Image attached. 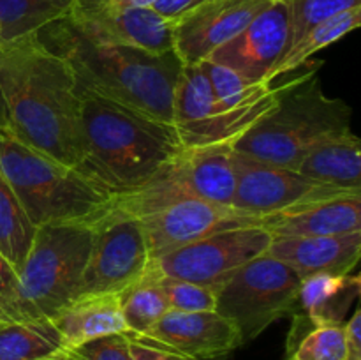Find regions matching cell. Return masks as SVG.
<instances>
[{"mask_svg": "<svg viewBox=\"0 0 361 360\" xmlns=\"http://www.w3.org/2000/svg\"><path fill=\"white\" fill-rule=\"evenodd\" d=\"M0 102L6 127L21 143L80 168V85L69 64L37 34L0 48Z\"/></svg>", "mask_w": 361, "mask_h": 360, "instance_id": "obj_1", "label": "cell"}, {"mask_svg": "<svg viewBox=\"0 0 361 360\" xmlns=\"http://www.w3.org/2000/svg\"><path fill=\"white\" fill-rule=\"evenodd\" d=\"M62 56L81 88L173 126V94L183 64L175 52L155 53L94 41L66 16L37 32Z\"/></svg>", "mask_w": 361, "mask_h": 360, "instance_id": "obj_2", "label": "cell"}, {"mask_svg": "<svg viewBox=\"0 0 361 360\" xmlns=\"http://www.w3.org/2000/svg\"><path fill=\"white\" fill-rule=\"evenodd\" d=\"M81 92V175L111 194L143 186L178 155L182 143L175 127Z\"/></svg>", "mask_w": 361, "mask_h": 360, "instance_id": "obj_3", "label": "cell"}, {"mask_svg": "<svg viewBox=\"0 0 361 360\" xmlns=\"http://www.w3.org/2000/svg\"><path fill=\"white\" fill-rule=\"evenodd\" d=\"M321 64L275 88V104L233 143V148L257 161L298 169L310 148L349 133L351 106L324 94L317 67Z\"/></svg>", "mask_w": 361, "mask_h": 360, "instance_id": "obj_4", "label": "cell"}, {"mask_svg": "<svg viewBox=\"0 0 361 360\" xmlns=\"http://www.w3.org/2000/svg\"><path fill=\"white\" fill-rule=\"evenodd\" d=\"M0 175L20 200L32 224L95 222L104 215L113 194L63 166L55 159L21 143L0 126Z\"/></svg>", "mask_w": 361, "mask_h": 360, "instance_id": "obj_5", "label": "cell"}, {"mask_svg": "<svg viewBox=\"0 0 361 360\" xmlns=\"http://www.w3.org/2000/svg\"><path fill=\"white\" fill-rule=\"evenodd\" d=\"M92 240V222L37 226L30 251L18 272L25 320H51L80 296Z\"/></svg>", "mask_w": 361, "mask_h": 360, "instance_id": "obj_6", "label": "cell"}, {"mask_svg": "<svg viewBox=\"0 0 361 360\" xmlns=\"http://www.w3.org/2000/svg\"><path fill=\"white\" fill-rule=\"evenodd\" d=\"M300 275L267 253L233 272L217 289L215 311L238 327L242 341L249 342L274 321L289 316Z\"/></svg>", "mask_w": 361, "mask_h": 360, "instance_id": "obj_7", "label": "cell"}, {"mask_svg": "<svg viewBox=\"0 0 361 360\" xmlns=\"http://www.w3.org/2000/svg\"><path fill=\"white\" fill-rule=\"evenodd\" d=\"M271 239L261 226L226 229L152 260L150 270L217 289L233 272L267 253Z\"/></svg>", "mask_w": 361, "mask_h": 360, "instance_id": "obj_8", "label": "cell"}, {"mask_svg": "<svg viewBox=\"0 0 361 360\" xmlns=\"http://www.w3.org/2000/svg\"><path fill=\"white\" fill-rule=\"evenodd\" d=\"M94 224V240L81 279L80 295L122 293L140 281L152 265L137 219L104 214Z\"/></svg>", "mask_w": 361, "mask_h": 360, "instance_id": "obj_9", "label": "cell"}, {"mask_svg": "<svg viewBox=\"0 0 361 360\" xmlns=\"http://www.w3.org/2000/svg\"><path fill=\"white\" fill-rule=\"evenodd\" d=\"M236 191L231 208L259 221L263 215L275 214L296 205L342 193H361L323 186L307 179L296 169L257 161L235 150Z\"/></svg>", "mask_w": 361, "mask_h": 360, "instance_id": "obj_10", "label": "cell"}, {"mask_svg": "<svg viewBox=\"0 0 361 360\" xmlns=\"http://www.w3.org/2000/svg\"><path fill=\"white\" fill-rule=\"evenodd\" d=\"M67 20L94 41L130 46L143 52H175L173 21L152 7H122L111 0H74Z\"/></svg>", "mask_w": 361, "mask_h": 360, "instance_id": "obj_11", "label": "cell"}, {"mask_svg": "<svg viewBox=\"0 0 361 360\" xmlns=\"http://www.w3.org/2000/svg\"><path fill=\"white\" fill-rule=\"evenodd\" d=\"M152 260L173 253L196 240L240 226H257V219L226 205L183 196L137 217Z\"/></svg>", "mask_w": 361, "mask_h": 360, "instance_id": "obj_12", "label": "cell"}, {"mask_svg": "<svg viewBox=\"0 0 361 360\" xmlns=\"http://www.w3.org/2000/svg\"><path fill=\"white\" fill-rule=\"evenodd\" d=\"M288 44V4L286 0H271L242 32L219 46L207 60L229 67L250 81L268 83V74L284 56Z\"/></svg>", "mask_w": 361, "mask_h": 360, "instance_id": "obj_13", "label": "cell"}, {"mask_svg": "<svg viewBox=\"0 0 361 360\" xmlns=\"http://www.w3.org/2000/svg\"><path fill=\"white\" fill-rule=\"evenodd\" d=\"M271 0H212L173 21L175 53L183 66L207 60L242 32Z\"/></svg>", "mask_w": 361, "mask_h": 360, "instance_id": "obj_14", "label": "cell"}, {"mask_svg": "<svg viewBox=\"0 0 361 360\" xmlns=\"http://www.w3.org/2000/svg\"><path fill=\"white\" fill-rule=\"evenodd\" d=\"M141 337L200 360L219 359L243 344L238 327L217 311L182 313L169 309Z\"/></svg>", "mask_w": 361, "mask_h": 360, "instance_id": "obj_15", "label": "cell"}, {"mask_svg": "<svg viewBox=\"0 0 361 360\" xmlns=\"http://www.w3.org/2000/svg\"><path fill=\"white\" fill-rule=\"evenodd\" d=\"M257 226L270 232L271 236H328L361 232V193H342L263 215Z\"/></svg>", "mask_w": 361, "mask_h": 360, "instance_id": "obj_16", "label": "cell"}, {"mask_svg": "<svg viewBox=\"0 0 361 360\" xmlns=\"http://www.w3.org/2000/svg\"><path fill=\"white\" fill-rule=\"evenodd\" d=\"M268 256L291 267L300 279L351 274L361 256V232L328 236H274Z\"/></svg>", "mask_w": 361, "mask_h": 360, "instance_id": "obj_17", "label": "cell"}, {"mask_svg": "<svg viewBox=\"0 0 361 360\" xmlns=\"http://www.w3.org/2000/svg\"><path fill=\"white\" fill-rule=\"evenodd\" d=\"M175 166L189 196L231 207L236 191L235 148L231 143L183 147L175 157Z\"/></svg>", "mask_w": 361, "mask_h": 360, "instance_id": "obj_18", "label": "cell"}, {"mask_svg": "<svg viewBox=\"0 0 361 360\" xmlns=\"http://www.w3.org/2000/svg\"><path fill=\"white\" fill-rule=\"evenodd\" d=\"M66 348L115 334H129L120 309L118 293L80 295L51 318Z\"/></svg>", "mask_w": 361, "mask_h": 360, "instance_id": "obj_19", "label": "cell"}, {"mask_svg": "<svg viewBox=\"0 0 361 360\" xmlns=\"http://www.w3.org/2000/svg\"><path fill=\"white\" fill-rule=\"evenodd\" d=\"M360 289L358 275H310L300 282L291 316H303L312 327L344 325L349 307L356 302Z\"/></svg>", "mask_w": 361, "mask_h": 360, "instance_id": "obj_20", "label": "cell"}, {"mask_svg": "<svg viewBox=\"0 0 361 360\" xmlns=\"http://www.w3.org/2000/svg\"><path fill=\"white\" fill-rule=\"evenodd\" d=\"M296 172L323 186L361 191V147L353 131L328 138L307 152Z\"/></svg>", "mask_w": 361, "mask_h": 360, "instance_id": "obj_21", "label": "cell"}, {"mask_svg": "<svg viewBox=\"0 0 361 360\" xmlns=\"http://www.w3.org/2000/svg\"><path fill=\"white\" fill-rule=\"evenodd\" d=\"M63 349L49 320L0 321V360H59Z\"/></svg>", "mask_w": 361, "mask_h": 360, "instance_id": "obj_22", "label": "cell"}, {"mask_svg": "<svg viewBox=\"0 0 361 360\" xmlns=\"http://www.w3.org/2000/svg\"><path fill=\"white\" fill-rule=\"evenodd\" d=\"M214 90L200 64L183 66L173 94V127L178 140L217 112Z\"/></svg>", "mask_w": 361, "mask_h": 360, "instance_id": "obj_23", "label": "cell"}, {"mask_svg": "<svg viewBox=\"0 0 361 360\" xmlns=\"http://www.w3.org/2000/svg\"><path fill=\"white\" fill-rule=\"evenodd\" d=\"M74 0H0V48L67 16Z\"/></svg>", "mask_w": 361, "mask_h": 360, "instance_id": "obj_24", "label": "cell"}, {"mask_svg": "<svg viewBox=\"0 0 361 360\" xmlns=\"http://www.w3.org/2000/svg\"><path fill=\"white\" fill-rule=\"evenodd\" d=\"M360 23L361 6L351 7V9L348 11H342V13L321 21L319 25L310 28L295 46H291V48L284 53V56L275 64L271 73L268 74L267 81L271 83V81L277 76H281V74L291 73V71L302 67L303 64L309 62V59L314 53L321 52V49L326 48V46L341 41V39L344 37V35H348L349 32L356 30V28L360 27Z\"/></svg>", "mask_w": 361, "mask_h": 360, "instance_id": "obj_25", "label": "cell"}, {"mask_svg": "<svg viewBox=\"0 0 361 360\" xmlns=\"http://www.w3.org/2000/svg\"><path fill=\"white\" fill-rule=\"evenodd\" d=\"M118 295L123 321L129 330L127 335H145L169 311L164 289L150 268L140 281Z\"/></svg>", "mask_w": 361, "mask_h": 360, "instance_id": "obj_26", "label": "cell"}, {"mask_svg": "<svg viewBox=\"0 0 361 360\" xmlns=\"http://www.w3.org/2000/svg\"><path fill=\"white\" fill-rule=\"evenodd\" d=\"M35 229L16 194L0 175V254L16 272L30 251Z\"/></svg>", "mask_w": 361, "mask_h": 360, "instance_id": "obj_27", "label": "cell"}, {"mask_svg": "<svg viewBox=\"0 0 361 360\" xmlns=\"http://www.w3.org/2000/svg\"><path fill=\"white\" fill-rule=\"evenodd\" d=\"M200 66L210 81L215 102L224 109L242 108L264 97L271 90L270 85L264 81H250L229 67L215 64L212 60H203Z\"/></svg>", "mask_w": 361, "mask_h": 360, "instance_id": "obj_28", "label": "cell"}, {"mask_svg": "<svg viewBox=\"0 0 361 360\" xmlns=\"http://www.w3.org/2000/svg\"><path fill=\"white\" fill-rule=\"evenodd\" d=\"M286 4L289 11V49L310 28L342 11L361 6V0H286Z\"/></svg>", "mask_w": 361, "mask_h": 360, "instance_id": "obj_29", "label": "cell"}, {"mask_svg": "<svg viewBox=\"0 0 361 360\" xmlns=\"http://www.w3.org/2000/svg\"><path fill=\"white\" fill-rule=\"evenodd\" d=\"M344 325H323L303 335L288 360H345Z\"/></svg>", "mask_w": 361, "mask_h": 360, "instance_id": "obj_30", "label": "cell"}, {"mask_svg": "<svg viewBox=\"0 0 361 360\" xmlns=\"http://www.w3.org/2000/svg\"><path fill=\"white\" fill-rule=\"evenodd\" d=\"M157 279L159 284H161V288L166 293L169 309L182 311V313L215 311V306H217L215 289L208 288V286L196 284V282L164 277V275H157Z\"/></svg>", "mask_w": 361, "mask_h": 360, "instance_id": "obj_31", "label": "cell"}, {"mask_svg": "<svg viewBox=\"0 0 361 360\" xmlns=\"http://www.w3.org/2000/svg\"><path fill=\"white\" fill-rule=\"evenodd\" d=\"M59 360H130L127 334L106 335L76 348H66Z\"/></svg>", "mask_w": 361, "mask_h": 360, "instance_id": "obj_32", "label": "cell"}, {"mask_svg": "<svg viewBox=\"0 0 361 360\" xmlns=\"http://www.w3.org/2000/svg\"><path fill=\"white\" fill-rule=\"evenodd\" d=\"M0 318L6 321H25L18 292V272L0 254Z\"/></svg>", "mask_w": 361, "mask_h": 360, "instance_id": "obj_33", "label": "cell"}, {"mask_svg": "<svg viewBox=\"0 0 361 360\" xmlns=\"http://www.w3.org/2000/svg\"><path fill=\"white\" fill-rule=\"evenodd\" d=\"M127 339L130 360H200L141 335H127Z\"/></svg>", "mask_w": 361, "mask_h": 360, "instance_id": "obj_34", "label": "cell"}, {"mask_svg": "<svg viewBox=\"0 0 361 360\" xmlns=\"http://www.w3.org/2000/svg\"><path fill=\"white\" fill-rule=\"evenodd\" d=\"M207 2H212V0H159L152 9L161 14L162 18H166V20L175 21L185 13H189V11L196 9V7L203 6Z\"/></svg>", "mask_w": 361, "mask_h": 360, "instance_id": "obj_35", "label": "cell"}, {"mask_svg": "<svg viewBox=\"0 0 361 360\" xmlns=\"http://www.w3.org/2000/svg\"><path fill=\"white\" fill-rule=\"evenodd\" d=\"M345 330V360H361V311L356 309L348 323H344Z\"/></svg>", "mask_w": 361, "mask_h": 360, "instance_id": "obj_36", "label": "cell"}, {"mask_svg": "<svg viewBox=\"0 0 361 360\" xmlns=\"http://www.w3.org/2000/svg\"><path fill=\"white\" fill-rule=\"evenodd\" d=\"M111 2L122 7H154L159 0H111Z\"/></svg>", "mask_w": 361, "mask_h": 360, "instance_id": "obj_37", "label": "cell"}, {"mask_svg": "<svg viewBox=\"0 0 361 360\" xmlns=\"http://www.w3.org/2000/svg\"><path fill=\"white\" fill-rule=\"evenodd\" d=\"M2 124H6V120H4V108H2V102H0V126Z\"/></svg>", "mask_w": 361, "mask_h": 360, "instance_id": "obj_38", "label": "cell"}, {"mask_svg": "<svg viewBox=\"0 0 361 360\" xmlns=\"http://www.w3.org/2000/svg\"><path fill=\"white\" fill-rule=\"evenodd\" d=\"M0 321H6V320H2V318H0Z\"/></svg>", "mask_w": 361, "mask_h": 360, "instance_id": "obj_39", "label": "cell"}]
</instances>
